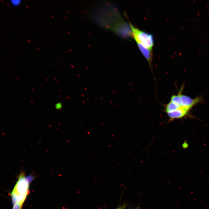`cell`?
<instances>
[{
  "mask_svg": "<svg viewBox=\"0 0 209 209\" xmlns=\"http://www.w3.org/2000/svg\"><path fill=\"white\" fill-rule=\"evenodd\" d=\"M91 14L92 19L98 25L112 30L122 19L116 8L107 2L100 3L95 6Z\"/></svg>",
  "mask_w": 209,
  "mask_h": 209,
  "instance_id": "obj_1",
  "label": "cell"
},
{
  "mask_svg": "<svg viewBox=\"0 0 209 209\" xmlns=\"http://www.w3.org/2000/svg\"><path fill=\"white\" fill-rule=\"evenodd\" d=\"M120 209V208H118V209Z\"/></svg>",
  "mask_w": 209,
  "mask_h": 209,
  "instance_id": "obj_14",
  "label": "cell"
},
{
  "mask_svg": "<svg viewBox=\"0 0 209 209\" xmlns=\"http://www.w3.org/2000/svg\"><path fill=\"white\" fill-rule=\"evenodd\" d=\"M181 97V106L186 107L190 109L196 105L201 102V98L200 97L192 98L188 96L183 95L182 93Z\"/></svg>",
  "mask_w": 209,
  "mask_h": 209,
  "instance_id": "obj_6",
  "label": "cell"
},
{
  "mask_svg": "<svg viewBox=\"0 0 209 209\" xmlns=\"http://www.w3.org/2000/svg\"><path fill=\"white\" fill-rule=\"evenodd\" d=\"M190 109L188 108L181 106L177 109L167 113V116L172 121L175 119L181 118L186 116Z\"/></svg>",
  "mask_w": 209,
  "mask_h": 209,
  "instance_id": "obj_5",
  "label": "cell"
},
{
  "mask_svg": "<svg viewBox=\"0 0 209 209\" xmlns=\"http://www.w3.org/2000/svg\"><path fill=\"white\" fill-rule=\"evenodd\" d=\"M21 1L20 0H11L10 1V3L12 6H19Z\"/></svg>",
  "mask_w": 209,
  "mask_h": 209,
  "instance_id": "obj_10",
  "label": "cell"
},
{
  "mask_svg": "<svg viewBox=\"0 0 209 209\" xmlns=\"http://www.w3.org/2000/svg\"><path fill=\"white\" fill-rule=\"evenodd\" d=\"M29 183L26 179L25 173L21 170L19 176L18 180L11 192V195H27L29 193Z\"/></svg>",
  "mask_w": 209,
  "mask_h": 209,
  "instance_id": "obj_3",
  "label": "cell"
},
{
  "mask_svg": "<svg viewBox=\"0 0 209 209\" xmlns=\"http://www.w3.org/2000/svg\"><path fill=\"white\" fill-rule=\"evenodd\" d=\"M183 86L181 87L177 94L174 95L172 96L171 97L170 102L177 104L180 106H181V95L182 93V91H183Z\"/></svg>",
  "mask_w": 209,
  "mask_h": 209,
  "instance_id": "obj_8",
  "label": "cell"
},
{
  "mask_svg": "<svg viewBox=\"0 0 209 209\" xmlns=\"http://www.w3.org/2000/svg\"><path fill=\"white\" fill-rule=\"evenodd\" d=\"M138 46L143 56L148 62L152 72H153L152 55V51L140 43H137Z\"/></svg>",
  "mask_w": 209,
  "mask_h": 209,
  "instance_id": "obj_7",
  "label": "cell"
},
{
  "mask_svg": "<svg viewBox=\"0 0 209 209\" xmlns=\"http://www.w3.org/2000/svg\"><path fill=\"white\" fill-rule=\"evenodd\" d=\"M112 30L117 35L122 39H127L133 37L129 23L128 24L123 19L116 24Z\"/></svg>",
  "mask_w": 209,
  "mask_h": 209,
  "instance_id": "obj_4",
  "label": "cell"
},
{
  "mask_svg": "<svg viewBox=\"0 0 209 209\" xmlns=\"http://www.w3.org/2000/svg\"><path fill=\"white\" fill-rule=\"evenodd\" d=\"M22 204L16 203L14 205L12 209H21Z\"/></svg>",
  "mask_w": 209,
  "mask_h": 209,
  "instance_id": "obj_11",
  "label": "cell"
},
{
  "mask_svg": "<svg viewBox=\"0 0 209 209\" xmlns=\"http://www.w3.org/2000/svg\"><path fill=\"white\" fill-rule=\"evenodd\" d=\"M180 107L177 104L170 101L164 105V111L166 113L170 112L177 109Z\"/></svg>",
  "mask_w": 209,
  "mask_h": 209,
  "instance_id": "obj_9",
  "label": "cell"
},
{
  "mask_svg": "<svg viewBox=\"0 0 209 209\" xmlns=\"http://www.w3.org/2000/svg\"><path fill=\"white\" fill-rule=\"evenodd\" d=\"M26 178L28 182L30 183L35 178V177L30 174L26 177Z\"/></svg>",
  "mask_w": 209,
  "mask_h": 209,
  "instance_id": "obj_12",
  "label": "cell"
},
{
  "mask_svg": "<svg viewBox=\"0 0 209 209\" xmlns=\"http://www.w3.org/2000/svg\"><path fill=\"white\" fill-rule=\"evenodd\" d=\"M61 107V106L60 104H59V103H58V104H57L56 105V108L57 109H59Z\"/></svg>",
  "mask_w": 209,
  "mask_h": 209,
  "instance_id": "obj_13",
  "label": "cell"
},
{
  "mask_svg": "<svg viewBox=\"0 0 209 209\" xmlns=\"http://www.w3.org/2000/svg\"><path fill=\"white\" fill-rule=\"evenodd\" d=\"M132 33L133 38L136 43L140 44L152 51L154 45V39L152 34L140 30L129 22Z\"/></svg>",
  "mask_w": 209,
  "mask_h": 209,
  "instance_id": "obj_2",
  "label": "cell"
}]
</instances>
